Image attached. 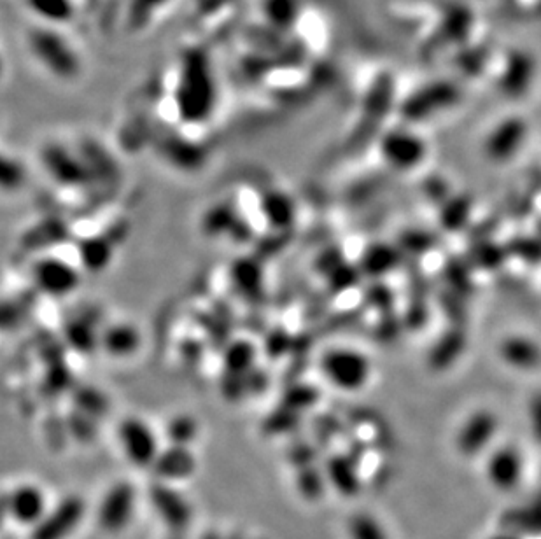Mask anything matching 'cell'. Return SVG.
<instances>
[{
	"label": "cell",
	"mask_w": 541,
	"mask_h": 539,
	"mask_svg": "<svg viewBox=\"0 0 541 539\" xmlns=\"http://www.w3.org/2000/svg\"><path fill=\"white\" fill-rule=\"evenodd\" d=\"M321 370L330 384L342 391H359L372 377L370 359L359 350L345 347L328 350L321 359Z\"/></svg>",
	"instance_id": "obj_1"
},
{
	"label": "cell",
	"mask_w": 541,
	"mask_h": 539,
	"mask_svg": "<svg viewBox=\"0 0 541 539\" xmlns=\"http://www.w3.org/2000/svg\"><path fill=\"white\" fill-rule=\"evenodd\" d=\"M382 153L394 168L408 170L421 165L426 156V142L412 132L394 130L382 140Z\"/></svg>",
	"instance_id": "obj_2"
},
{
	"label": "cell",
	"mask_w": 541,
	"mask_h": 539,
	"mask_svg": "<svg viewBox=\"0 0 541 539\" xmlns=\"http://www.w3.org/2000/svg\"><path fill=\"white\" fill-rule=\"evenodd\" d=\"M526 125L522 119H505L485 139L484 151L487 160L505 161L512 160L519 153L520 147L526 139Z\"/></svg>",
	"instance_id": "obj_3"
},
{
	"label": "cell",
	"mask_w": 541,
	"mask_h": 539,
	"mask_svg": "<svg viewBox=\"0 0 541 539\" xmlns=\"http://www.w3.org/2000/svg\"><path fill=\"white\" fill-rule=\"evenodd\" d=\"M120 440L123 450L127 452L128 459L139 464L141 468L149 462L155 461L156 454H158L155 434L151 433V429L141 420L123 424Z\"/></svg>",
	"instance_id": "obj_4"
},
{
	"label": "cell",
	"mask_w": 541,
	"mask_h": 539,
	"mask_svg": "<svg viewBox=\"0 0 541 539\" xmlns=\"http://www.w3.org/2000/svg\"><path fill=\"white\" fill-rule=\"evenodd\" d=\"M46 508H48V503H46L43 490L32 485H25L22 489L16 490L11 497V511L16 520H20V524H41L43 518L48 515Z\"/></svg>",
	"instance_id": "obj_5"
},
{
	"label": "cell",
	"mask_w": 541,
	"mask_h": 539,
	"mask_svg": "<svg viewBox=\"0 0 541 539\" xmlns=\"http://www.w3.org/2000/svg\"><path fill=\"white\" fill-rule=\"evenodd\" d=\"M499 352L506 363L517 366L520 370H533L534 366L541 363L540 347L524 336L506 338L505 342L501 343Z\"/></svg>",
	"instance_id": "obj_6"
},
{
	"label": "cell",
	"mask_w": 541,
	"mask_h": 539,
	"mask_svg": "<svg viewBox=\"0 0 541 539\" xmlns=\"http://www.w3.org/2000/svg\"><path fill=\"white\" fill-rule=\"evenodd\" d=\"M39 286H43L50 293H67L76 286V275L71 266H65L60 261H48L39 266L37 270Z\"/></svg>",
	"instance_id": "obj_7"
},
{
	"label": "cell",
	"mask_w": 541,
	"mask_h": 539,
	"mask_svg": "<svg viewBox=\"0 0 541 539\" xmlns=\"http://www.w3.org/2000/svg\"><path fill=\"white\" fill-rule=\"evenodd\" d=\"M417 98L421 100H426V102H410V112L414 114V118L421 119L422 114H428L433 107L435 109H440V107H445L449 105L450 100L456 98V91L452 90V86H435L433 91H424V93H417Z\"/></svg>",
	"instance_id": "obj_8"
},
{
	"label": "cell",
	"mask_w": 541,
	"mask_h": 539,
	"mask_svg": "<svg viewBox=\"0 0 541 539\" xmlns=\"http://www.w3.org/2000/svg\"><path fill=\"white\" fill-rule=\"evenodd\" d=\"M533 77V69L529 67V60L524 56L513 58L512 65L505 76V90L512 95H522L527 90L526 86Z\"/></svg>",
	"instance_id": "obj_9"
},
{
	"label": "cell",
	"mask_w": 541,
	"mask_h": 539,
	"mask_svg": "<svg viewBox=\"0 0 541 539\" xmlns=\"http://www.w3.org/2000/svg\"><path fill=\"white\" fill-rule=\"evenodd\" d=\"M23 182V170L15 160H9V156L0 154V189L18 188Z\"/></svg>",
	"instance_id": "obj_10"
}]
</instances>
